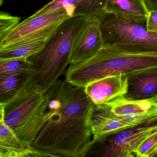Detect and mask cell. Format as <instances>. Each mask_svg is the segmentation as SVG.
<instances>
[{"mask_svg": "<svg viewBox=\"0 0 157 157\" xmlns=\"http://www.w3.org/2000/svg\"><path fill=\"white\" fill-rule=\"evenodd\" d=\"M157 148V133L146 140L139 148L137 157H151Z\"/></svg>", "mask_w": 157, "mask_h": 157, "instance_id": "20", "label": "cell"}, {"mask_svg": "<svg viewBox=\"0 0 157 157\" xmlns=\"http://www.w3.org/2000/svg\"><path fill=\"white\" fill-rule=\"evenodd\" d=\"M90 19L76 16L67 19L47 39L41 50L27 58L35 70L32 79L44 92L65 74L74 44Z\"/></svg>", "mask_w": 157, "mask_h": 157, "instance_id": "2", "label": "cell"}, {"mask_svg": "<svg viewBox=\"0 0 157 157\" xmlns=\"http://www.w3.org/2000/svg\"><path fill=\"white\" fill-rule=\"evenodd\" d=\"M25 69L34 70L33 64L27 59H13L0 61V73Z\"/></svg>", "mask_w": 157, "mask_h": 157, "instance_id": "19", "label": "cell"}, {"mask_svg": "<svg viewBox=\"0 0 157 157\" xmlns=\"http://www.w3.org/2000/svg\"><path fill=\"white\" fill-rule=\"evenodd\" d=\"M100 21L103 48L135 53H157V33L149 32L147 16H128L105 12Z\"/></svg>", "mask_w": 157, "mask_h": 157, "instance_id": "5", "label": "cell"}, {"mask_svg": "<svg viewBox=\"0 0 157 157\" xmlns=\"http://www.w3.org/2000/svg\"><path fill=\"white\" fill-rule=\"evenodd\" d=\"M52 113L32 146L57 157H84L92 140L94 103L84 88L58 80L47 92Z\"/></svg>", "mask_w": 157, "mask_h": 157, "instance_id": "1", "label": "cell"}, {"mask_svg": "<svg viewBox=\"0 0 157 157\" xmlns=\"http://www.w3.org/2000/svg\"><path fill=\"white\" fill-rule=\"evenodd\" d=\"M144 122V118L140 115H117L105 104H94L90 121L93 139L91 146L105 136L137 126Z\"/></svg>", "mask_w": 157, "mask_h": 157, "instance_id": "8", "label": "cell"}, {"mask_svg": "<svg viewBox=\"0 0 157 157\" xmlns=\"http://www.w3.org/2000/svg\"><path fill=\"white\" fill-rule=\"evenodd\" d=\"M102 48V36L99 19L97 17L90 18L74 44L69 64H76L86 60Z\"/></svg>", "mask_w": 157, "mask_h": 157, "instance_id": "10", "label": "cell"}, {"mask_svg": "<svg viewBox=\"0 0 157 157\" xmlns=\"http://www.w3.org/2000/svg\"><path fill=\"white\" fill-rule=\"evenodd\" d=\"M4 121L25 148L32 146L37 134L50 119L49 99L31 77L25 85L4 103Z\"/></svg>", "mask_w": 157, "mask_h": 157, "instance_id": "3", "label": "cell"}, {"mask_svg": "<svg viewBox=\"0 0 157 157\" xmlns=\"http://www.w3.org/2000/svg\"><path fill=\"white\" fill-rule=\"evenodd\" d=\"M2 2H3V1L2 0H1V6L2 4Z\"/></svg>", "mask_w": 157, "mask_h": 157, "instance_id": "23", "label": "cell"}, {"mask_svg": "<svg viewBox=\"0 0 157 157\" xmlns=\"http://www.w3.org/2000/svg\"><path fill=\"white\" fill-rule=\"evenodd\" d=\"M117 115L137 114L157 111V96L142 100L117 98L104 104Z\"/></svg>", "mask_w": 157, "mask_h": 157, "instance_id": "13", "label": "cell"}, {"mask_svg": "<svg viewBox=\"0 0 157 157\" xmlns=\"http://www.w3.org/2000/svg\"><path fill=\"white\" fill-rule=\"evenodd\" d=\"M107 0H53L29 18L52 12L61 8L67 10L70 17H97L105 12Z\"/></svg>", "mask_w": 157, "mask_h": 157, "instance_id": "11", "label": "cell"}, {"mask_svg": "<svg viewBox=\"0 0 157 157\" xmlns=\"http://www.w3.org/2000/svg\"><path fill=\"white\" fill-rule=\"evenodd\" d=\"M128 77L125 74L107 76L88 84L84 90L94 104H104L124 96L128 91Z\"/></svg>", "mask_w": 157, "mask_h": 157, "instance_id": "9", "label": "cell"}, {"mask_svg": "<svg viewBox=\"0 0 157 157\" xmlns=\"http://www.w3.org/2000/svg\"><path fill=\"white\" fill-rule=\"evenodd\" d=\"M25 148L4 120H0V157H22Z\"/></svg>", "mask_w": 157, "mask_h": 157, "instance_id": "15", "label": "cell"}, {"mask_svg": "<svg viewBox=\"0 0 157 157\" xmlns=\"http://www.w3.org/2000/svg\"><path fill=\"white\" fill-rule=\"evenodd\" d=\"M105 12L128 16H147L148 10L144 0H107Z\"/></svg>", "mask_w": 157, "mask_h": 157, "instance_id": "16", "label": "cell"}, {"mask_svg": "<svg viewBox=\"0 0 157 157\" xmlns=\"http://www.w3.org/2000/svg\"><path fill=\"white\" fill-rule=\"evenodd\" d=\"M149 11H157V0H144Z\"/></svg>", "mask_w": 157, "mask_h": 157, "instance_id": "22", "label": "cell"}, {"mask_svg": "<svg viewBox=\"0 0 157 157\" xmlns=\"http://www.w3.org/2000/svg\"><path fill=\"white\" fill-rule=\"evenodd\" d=\"M21 18L13 16L10 13L1 11L0 13V43L20 23Z\"/></svg>", "mask_w": 157, "mask_h": 157, "instance_id": "18", "label": "cell"}, {"mask_svg": "<svg viewBox=\"0 0 157 157\" xmlns=\"http://www.w3.org/2000/svg\"><path fill=\"white\" fill-rule=\"evenodd\" d=\"M70 18L67 10L56 11L28 18L16 26L0 43V49L13 47L42 39H48L58 27Z\"/></svg>", "mask_w": 157, "mask_h": 157, "instance_id": "7", "label": "cell"}, {"mask_svg": "<svg viewBox=\"0 0 157 157\" xmlns=\"http://www.w3.org/2000/svg\"><path fill=\"white\" fill-rule=\"evenodd\" d=\"M35 73L34 70L25 69L0 73V103L13 96Z\"/></svg>", "mask_w": 157, "mask_h": 157, "instance_id": "14", "label": "cell"}, {"mask_svg": "<svg viewBox=\"0 0 157 157\" xmlns=\"http://www.w3.org/2000/svg\"><path fill=\"white\" fill-rule=\"evenodd\" d=\"M127 77L126 99L142 100L157 96V67L133 72Z\"/></svg>", "mask_w": 157, "mask_h": 157, "instance_id": "12", "label": "cell"}, {"mask_svg": "<svg viewBox=\"0 0 157 157\" xmlns=\"http://www.w3.org/2000/svg\"><path fill=\"white\" fill-rule=\"evenodd\" d=\"M147 28L149 32L157 33V11H150L147 19Z\"/></svg>", "mask_w": 157, "mask_h": 157, "instance_id": "21", "label": "cell"}, {"mask_svg": "<svg viewBox=\"0 0 157 157\" xmlns=\"http://www.w3.org/2000/svg\"><path fill=\"white\" fill-rule=\"evenodd\" d=\"M48 39H40L13 47L0 49V61L13 59H27L41 50Z\"/></svg>", "mask_w": 157, "mask_h": 157, "instance_id": "17", "label": "cell"}, {"mask_svg": "<svg viewBox=\"0 0 157 157\" xmlns=\"http://www.w3.org/2000/svg\"><path fill=\"white\" fill-rule=\"evenodd\" d=\"M157 67V53H135L102 48L93 56L70 65L66 80L85 88L88 84L107 76L128 74Z\"/></svg>", "mask_w": 157, "mask_h": 157, "instance_id": "4", "label": "cell"}, {"mask_svg": "<svg viewBox=\"0 0 157 157\" xmlns=\"http://www.w3.org/2000/svg\"><path fill=\"white\" fill-rule=\"evenodd\" d=\"M157 133V122H148L107 135L92 144L86 157H134L141 145Z\"/></svg>", "mask_w": 157, "mask_h": 157, "instance_id": "6", "label": "cell"}]
</instances>
